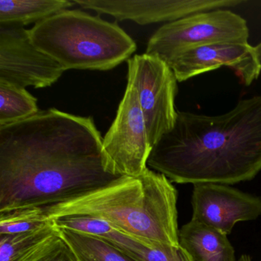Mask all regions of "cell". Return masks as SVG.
Returning <instances> with one entry per match:
<instances>
[{
    "instance_id": "9c48e42d",
    "label": "cell",
    "mask_w": 261,
    "mask_h": 261,
    "mask_svg": "<svg viewBox=\"0 0 261 261\" xmlns=\"http://www.w3.org/2000/svg\"><path fill=\"white\" fill-rule=\"evenodd\" d=\"M76 5L119 21L145 25L175 22L202 12L233 8L244 0H73Z\"/></svg>"
},
{
    "instance_id": "ac0fdd59",
    "label": "cell",
    "mask_w": 261,
    "mask_h": 261,
    "mask_svg": "<svg viewBox=\"0 0 261 261\" xmlns=\"http://www.w3.org/2000/svg\"><path fill=\"white\" fill-rule=\"evenodd\" d=\"M53 223L43 207H27L0 212V234L22 233L46 227Z\"/></svg>"
},
{
    "instance_id": "ba28073f",
    "label": "cell",
    "mask_w": 261,
    "mask_h": 261,
    "mask_svg": "<svg viewBox=\"0 0 261 261\" xmlns=\"http://www.w3.org/2000/svg\"><path fill=\"white\" fill-rule=\"evenodd\" d=\"M64 70L38 49L24 27L0 25V81L25 88L51 86Z\"/></svg>"
},
{
    "instance_id": "9a60e30c",
    "label": "cell",
    "mask_w": 261,
    "mask_h": 261,
    "mask_svg": "<svg viewBox=\"0 0 261 261\" xmlns=\"http://www.w3.org/2000/svg\"><path fill=\"white\" fill-rule=\"evenodd\" d=\"M103 239L117 246L120 250L139 261H192L181 246L158 244L148 247L140 240L113 228Z\"/></svg>"
},
{
    "instance_id": "277c9868",
    "label": "cell",
    "mask_w": 261,
    "mask_h": 261,
    "mask_svg": "<svg viewBox=\"0 0 261 261\" xmlns=\"http://www.w3.org/2000/svg\"><path fill=\"white\" fill-rule=\"evenodd\" d=\"M35 46L67 70L109 71L129 60L134 39L115 22L65 10L29 30Z\"/></svg>"
},
{
    "instance_id": "30bf717a",
    "label": "cell",
    "mask_w": 261,
    "mask_h": 261,
    "mask_svg": "<svg viewBox=\"0 0 261 261\" xmlns=\"http://www.w3.org/2000/svg\"><path fill=\"white\" fill-rule=\"evenodd\" d=\"M167 65L178 82L226 67L235 73L243 85L250 86L261 73V60L256 47L249 43L198 47L179 55Z\"/></svg>"
},
{
    "instance_id": "8fae6325",
    "label": "cell",
    "mask_w": 261,
    "mask_h": 261,
    "mask_svg": "<svg viewBox=\"0 0 261 261\" xmlns=\"http://www.w3.org/2000/svg\"><path fill=\"white\" fill-rule=\"evenodd\" d=\"M192 219L226 235L240 221H253L261 215V197L241 192L227 185H193Z\"/></svg>"
},
{
    "instance_id": "44dd1931",
    "label": "cell",
    "mask_w": 261,
    "mask_h": 261,
    "mask_svg": "<svg viewBox=\"0 0 261 261\" xmlns=\"http://www.w3.org/2000/svg\"><path fill=\"white\" fill-rule=\"evenodd\" d=\"M255 47H256V51H257L258 55H259V59H260L261 60V42Z\"/></svg>"
},
{
    "instance_id": "7c38bea8",
    "label": "cell",
    "mask_w": 261,
    "mask_h": 261,
    "mask_svg": "<svg viewBox=\"0 0 261 261\" xmlns=\"http://www.w3.org/2000/svg\"><path fill=\"white\" fill-rule=\"evenodd\" d=\"M178 239L192 261H238L225 233L195 220L181 227Z\"/></svg>"
},
{
    "instance_id": "52a82bcc",
    "label": "cell",
    "mask_w": 261,
    "mask_h": 261,
    "mask_svg": "<svg viewBox=\"0 0 261 261\" xmlns=\"http://www.w3.org/2000/svg\"><path fill=\"white\" fill-rule=\"evenodd\" d=\"M127 64V79L134 82L138 91L148 140L152 148L175 125L178 81L172 69L155 56L137 55Z\"/></svg>"
},
{
    "instance_id": "e0dca14e",
    "label": "cell",
    "mask_w": 261,
    "mask_h": 261,
    "mask_svg": "<svg viewBox=\"0 0 261 261\" xmlns=\"http://www.w3.org/2000/svg\"><path fill=\"white\" fill-rule=\"evenodd\" d=\"M54 223L46 227L22 233L0 234V261H15L56 234Z\"/></svg>"
},
{
    "instance_id": "6da1fadb",
    "label": "cell",
    "mask_w": 261,
    "mask_h": 261,
    "mask_svg": "<svg viewBox=\"0 0 261 261\" xmlns=\"http://www.w3.org/2000/svg\"><path fill=\"white\" fill-rule=\"evenodd\" d=\"M94 119L56 108L0 126V212L46 207L115 181Z\"/></svg>"
},
{
    "instance_id": "8992f818",
    "label": "cell",
    "mask_w": 261,
    "mask_h": 261,
    "mask_svg": "<svg viewBox=\"0 0 261 261\" xmlns=\"http://www.w3.org/2000/svg\"><path fill=\"white\" fill-rule=\"evenodd\" d=\"M152 149L138 91L134 82L127 79L117 115L103 138L105 169L116 176H139L148 168Z\"/></svg>"
},
{
    "instance_id": "5bb4252c",
    "label": "cell",
    "mask_w": 261,
    "mask_h": 261,
    "mask_svg": "<svg viewBox=\"0 0 261 261\" xmlns=\"http://www.w3.org/2000/svg\"><path fill=\"white\" fill-rule=\"evenodd\" d=\"M57 229L77 261H139L103 238L66 229Z\"/></svg>"
},
{
    "instance_id": "d6986e66",
    "label": "cell",
    "mask_w": 261,
    "mask_h": 261,
    "mask_svg": "<svg viewBox=\"0 0 261 261\" xmlns=\"http://www.w3.org/2000/svg\"><path fill=\"white\" fill-rule=\"evenodd\" d=\"M57 228V227H56ZM15 261H77L71 247L56 234L41 243L27 254Z\"/></svg>"
},
{
    "instance_id": "3957f363",
    "label": "cell",
    "mask_w": 261,
    "mask_h": 261,
    "mask_svg": "<svg viewBox=\"0 0 261 261\" xmlns=\"http://www.w3.org/2000/svg\"><path fill=\"white\" fill-rule=\"evenodd\" d=\"M177 199L172 181L147 168L139 176H121L100 189L43 207L49 220L92 217L148 247L179 246Z\"/></svg>"
},
{
    "instance_id": "7a4b0ae2",
    "label": "cell",
    "mask_w": 261,
    "mask_h": 261,
    "mask_svg": "<svg viewBox=\"0 0 261 261\" xmlns=\"http://www.w3.org/2000/svg\"><path fill=\"white\" fill-rule=\"evenodd\" d=\"M148 168L178 184L234 185L261 172V96L225 114L178 111L173 128L152 147Z\"/></svg>"
},
{
    "instance_id": "2e32d148",
    "label": "cell",
    "mask_w": 261,
    "mask_h": 261,
    "mask_svg": "<svg viewBox=\"0 0 261 261\" xmlns=\"http://www.w3.org/2000/svg\"><path fill=\"white\" fill-rule=\"evenodd\" d=\"M39 111L37 99L25 88L0 81V126L25 120Z\"/></svg>"
},
{
    "instance_id": "ffe728a7",
    "label": "cell",
    "mask_w": 261,
    "mask_h": 261,
    "mask_svg": "<svg viewBox=\"0 0 261 261\" xmlns=\"http://www.w3.org/2000/svg\"><path fill=\"white\" fill-rule=\"evenodd\" d=\"M238 261H251V259H250V256L249 255L243 254L242 256H240Z\"/></svg>"
},
{
    "instance_id": "4fadbf2b",
    "label": "cell",
    "mask_w": 261,
    "mask_h": 261,
    "mask_svg": "<svg viewBox=\"0 0 261 261\" xmlns=\"http://www.w3.org/2000/svg\"><path fill=\"white\" fill-rule=\"evenodd\" d=\"M74 5L71 0H0V25L39 23Z\"/></svg>"
},
{
    "instance_id": "5b68a950",
    "label": "cell",
    "mask_w": 261,
    "mask_h": 261,
    "mask_svg": "<svg viewBox=\"0 0 261 261\" xmlns=\"http://www.w3.org/2000/svg\"><path fill=\"white\" fill-rule=\"evenodd\" d=\"M250 31L244 18L228 10H215L186 16L160 27L149 39L146 54L167 65L198 47L215 44L248 43Z\"/></svg>"
}]
</instances>
